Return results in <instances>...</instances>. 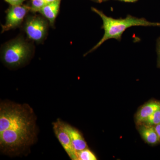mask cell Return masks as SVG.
<instances>
[{"instance_id": "9a60e30c", "label": "cell", "mask_w": 160, "mask_h": 160, "mask_svg": "<svg viewBox=\"0 0 160 160\" xmlns=\"http://www.w3.org/2000/svg\"><path fill=\"white\" fill-rule=\"evenodd\" d=\"M157 49L158 53V66L159 68H160V38L158 40Z\"/></svg>"}, {"instance_id": "6da1fadb", "label": "cell", "mask_w": 160, "mask_h": 160, "mask_svg": "<svg viewBox=\"0 0 160 160\" xmlns=\"http://www.w3.org/2000/svg\"><path fill=\"white\" fill-rule=\"evenodd\" d=\"M35 121L27 105L2 103L0 107V146L3 151L16 152L34 140Z\"/></svg>"}, {"instance_id": "5bb4252c", "label": "cell", "mask_w": 160, "mask_h": 160, "mask_svg": "<svg viewBox=\"0 0 160 160\" xmlns=\"http://www.w3.org/2000/svg\"><path fill=\"white\" fill-rule=\"evenodd\" d=\"M6 2L10 4V6H18L22 5L26 0H5Z\"/></svg>"}, {"instance_id": "52a82bcc", "label": "cell", "mask_w": 160, "mask_h": 160, "mask_svg": "<svg viewBox=\"0 0 160 160\" xmlns=\"http://www.w3.org/2000/svg\"><path fill=\"white\" fill-rule=\"evenodd\" d=\"M160 109V101L152 100L143 105L138 110L135 116L137 125H140L155 112Z\"/></svg>"}, {"instance_id": "e0dca14e", "label": "cell", "mask_w": 160, "mask_h": 160, "mask_svg": "<svg viewBox=\"0 0 160 160\" xmlns=\"http://www.w3.org/2000/svg\"><path fill=\"white\" fill-rule=\"evenodd\" d=\"M118 1L126 2H137L138 0H118Z\"/></svg>"}, {"instance_id": "d6986e66", "label": "cell", "mask_w": 160, "mask_h": 160, "mask_svg": "<svg viewBox=\"0 0 160 160\" xmlns=\"http://www.w3.org/2000/svg\"><path fill=\"white\" fill-rule=\"evenodd\" d=\"M103 1H107V0H102Z\"/></svg>"}, {"instance_id": "7c38bea8", "label": "cell", "mask_w": 160, "mask_h": 160, "mask_svg": "<svg viewBox=\"0 0 160 160\" xmlns=\"http://www.w3.org/2000/svg\"><path fill=\"white\" fill-rule=\"evenodd\" d=\"M78 160H96L95 155L88 148L78 152Z\"/></svg>"}, {"instance_id": "277c9868", "label": "cell", "mask_w": 160, "mask_h": 160, "mask_svg": "<svg viewBox=\"0 0 160 160\" xmlns=\"http://www.w3.org/2000/svg\"><path fill=\"white\" fill-rule=\"evenodd\" d=\"M24 26V30L29 39L41 43L46 37L48 23L44 18L37 15L29 17Z\"/></svg>"}, {"instance_id": "ba28073f", "label": "cell", "mask_w": 160, "mask_h": 160, "mask_svg": "<svg viewBox=\"0 0 160 160\" xmlns=\"http://www.w3.org/2000/svg\"><path fill=\"white\" fill-rule=\"evenodd\" d=\"M64 125L66 131L70 137L72 146L76 151L78 152L88 148L86 141L78 129L65 123Z\"/></svg>"}, {"instance_id": "ac0fdd59", "label": "cell", "mask_w": 160, "mask_h": 160, "mask_svg": "<svg viewBox=\"0 0 160 160\" xmlns=\"http://www.w3.org/2000/svg\"><path fill=\"white\" fill-rule=\"evenodd\" d=\"M46 3H49L52 2H54V1H56V0H44Z\"/></svg>"}, {"instance_id": "2e32d148", "label": "cell", "mask_w": 160, "mask_h": 160, "mask_svg": "<svg viewBox=\"0 0 160 160\" xmlns=\"http://www.w3.org/2000/svg\"><path fill=\"white\" fill-rule=\"evenodd\" d=\"M154 128L156 131L157 132L158 136L160 140V123L156 126H154Z\"/></svg>"}, {"instance_id": "3957f363", "label": "cell", "mask_w": 160, "mask_h": 160, "mask_svg": "<svg viewBox=\"0 0 160 160\" xmlns=\"http://www.w3.org/2000/svg\"><path fill=\"white\" fill-rule=\"evenodd\" d=\"M32 47L22 38L18 37L6 43L1 50L3 62L9 67L21 66L29 59Z\"/></svg>"}, {"instance_id": "30bf717a", "label": "cell", "mask_w": 160, "mask_h": 160, "mask_svg": "<svg viewBox=\"0 0 160 160\" xmlns=\"http://www.w3.org/2000/svg\"><path fill=\"white\" fill-rule=\"evenodd\" d=\"M139 126V132L143 140L147 144L154 146L160 142L159 138L154 126H146L143 124Z\"/></svg>"}, {"instance_id": "8fae6325", "label": "cell", "mask_w": 160, "mask_h": 160, "mask_svg": "<svg viewBox=\"0 0 160 160\" xmlns=\"http://www.w3.org/2000/svg\"><path fill=\"white\" fill-rule=\"evenodd\" d=\"M160 123V109L155 112L142 124L148 126H154Z\"/></svg>"}, {"instance_id": "5b68a950", "label": "cell", "mask_w": 160, "mask_h": 160, "mask_svg": "<svg viewBox=\"0 0 160 160\" xmlns=\"http://www.w3.org/2000/svg\"><path fill=\"white\" fill-rule=\"evenodd\" d=\"M30 11V7L26 5L11 6L6 11V23L2 26V33L18 27Z\"/></svg>"}, {"instance_id": "9c48e42d", "label": "cell", "mask_w": 160, "mask_h": 160, "mask_svg": "<svg viewBox=\"0 0 160 160\" xmlns=\"http://www.w3.org/2000/svg\"><path fill=\"white\" fill-rule=\"evenodd\" d=\"M61 0H56L46 5L39 12L49 21L52 26L54 25L56 19L59 11Z\"/></svg>"}, {"instance_id": "7a4b0ae2", "label": "cell", "mask_w": 160, "mask_h": 160, "mask_svg": "<svg viewBox=\"0 0 160 160\" xmlns=\"http://www.w3.org/2000/svg\"><path fill=\"white\" fill-rule=\"evenodd\" d=\"M91 9L102 20V28L104 30V34L99 42L86 55L94 51L108 39L112 38L120 41L123 32L129 27L136 26H160V22H151L145 18H139L129 15L125 18L115 19L107 16L102 12L93 7H92Z\"/></svg>"}, {"instance_id": "4fadbf2b", "label": "cell", "mask_w": 160, "mask_h": 160, "mask_svg": "<svg viewBox=\"0 0 160 160\" xmlns=\"http://www.w3.org/2000/svg\"><path fill=\"white\" fill-rule=\"evenodd\" d=\"M48 3L44 0H31L30 11L32 12H39Z\"/></svg>"}, {"instance_id": "8992f818", "label": "cell", "mask_w": 160, "mask_h": 160, "mask_svg": "<svg viewBox=\"0 0 160 160\" xmlns=\"http://www.w3.org/2000/svg\"><path fill=\"white\" fill-rule=\"evenodd\" d=\"M64 124L65 123L60 119L52 123L55 134L70 158L78 160V152L72 146L70 137L65 129Z\"/></svg>"}]
</instances>
